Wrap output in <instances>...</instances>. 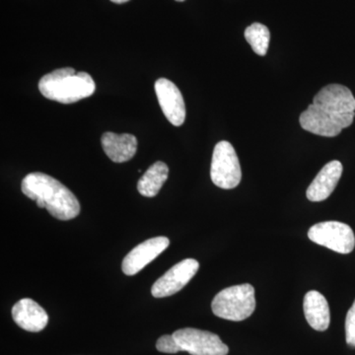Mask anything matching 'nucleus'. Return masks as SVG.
Masks as SVG:
<instances>
[{
	"label": "nucleus",
	"mask_w": 355,
	"mask_h": 355,
	"mask_svg": "<svg viewBox=\"0 0 355 355\" xmlns=\"http://www.w3.org/2000/svg\"><path fill=\"white\" fill-rule=\"evenodd\" d=\"M355 98L347 86H324L301 114L299 123L303 130L321 137H338L354 123Z\"/></svg>",
	"instance_id": "obj_1"
},
{
	"label": "nucleus",
	"mask_w": 355,
	"mask_h": 355,
	"mask_svg": "<svg viewBox=\"0 0 355 355\" xmlns=\"http://www.w3.org/2000/svg\"><path fill=\"white\" fill-rule=\"evenodd\" d=\"M21 190L26 197L46 209L55 218L65 221L76 218L80 212V203L76 196L55 178L35 172L23 179Z\"/></svg>",
	"instance_id": "obj_2"
},
{
	"label": "nucleus",
	"mask_w": 355,
	"mask_h": 355,
	"mask_svg": "<svg viewBox=\"0 0 355 355\" xmlns=\"http://www.w3.org/2000/svg\"><path fill=\"white\" fill-rule=\"evenodd\" d=\"M96 85L87 72H76L72 67L55 69L42 77L39 83L41 94L51 101L71 104L95 92Z\"/></svg>",
	"instance_id": "obj_3"
},
{
	"label": "nucleus",
	"mask_w": 355,
	"mask_h": 355,
	"mask_svg": "<svg viewBox=\"0 0 355 355\" xmlns=\"http://www.w3.org/2000/svg\"><path fill=\"white\" fill-rule=\"evenodd\" d=\"M211 309L221 319L244 321L256 309L254 286L245 284L223 289L212 300Z\"/></svg>",
	"instance_id": "obj_4"
},
{
	"label": "nucleus",
	"mask_w": 355,
	"mask_h": 355,
	"mask_svg": "<svg viewBox=\"0 0 355 355\" xmlns=\"http://www.w3.org/2000/svg\"><path fill=\"white\" fill-rule=\"evenodd\" d=\"M210 177L216 186L224 190L234 189L241 182V166L230 142L223 140L214 147Z\"/></svg>",
	"instance_id": "obj_5"
},
{
	"label": "nucleus",
	"mask_w": 355,
	"mask_h": 355,
	"mask_svg": "<svg viewBox=\"0 0 355 355\" xmlns=\"http://www.w3.org/2000/svg\"><path fill=\"white\" fill-rule=\"evenodd\" d=\"M311 241L338 254H349L354 250L355 236L352 227L338 221L315 224L308 231Z\"/></svg>",
	"instance_id": "obj_6"
},
{
	"label": "nucleus",
	"mask_w": 355,
	"mask_h": 355,
	"mask_svg": "<svg viewBox=\"0 0 355 355\" xmlns=\"http://www.w3.org/2000/svg\"><path fill=\"white\" fill-rule=\"evenodd\" d=\"M181 352L191 355H227L229 349L216 334L186 328L172 334Z\"/></svg>",
	"instance_id": "obj_7"
},
{
	"label": "nucleus",
	"mask_w": 355,
	"mask_h": 355,
	"mask_svg": "<svg viewBox=\"0 0 355 355\" xmlns=\"http://www.w3.org/2000/svg\"><path fill=\"white\" fill-rule=\"evenodd\" d=\"M198 268L200 263L195 259H186L180 261L154 282L151 294L155 298L174 295L191 282Z\"/></svg>",
	"instance_id": "obj_8"
},
{
	"label": "nucleus",
	"mask_w": 355,
	"mask_h": 355,
	"mask_svg": "<svg viewBox=\"0 0 355 355\" xmlns=\"http://www.w3.org/2000/svg\"><path fill=\"white\" fill-rule=\"evenodd\" d=\"M169 245L170 240L164 236L151 238L137 245L123 259L121 263L123 273L128 277L137 275L149 263L155 260L159 254H162Z\"/></svg>",
	"instance_id": "obj_9"
},
{
	"label": "nucleus",
	"mask_w": 355,
	"mask_h": 355,
	"mask_svg": "<svg viewBox=\"0 0 355 355\" xmlns=\"http://www.w3.org/2000/svg\"><path fill=\"white\" fill-rule=\"evenodd\" d=\"M155 92L167 120L175 127L183 125L186 120V105L179 88L168 79L159 78L155 83Z\"/></svg>",
	"instance_id": "obj_10"
},
{
	"label": "nucleus",
	"mask_w": 355,
	"mask_h": 355,
	"mask_svg": "<svg viewBox=\"0 0 355 355\" xmlns=\"http://www.w3.org/2000/svg\"><path fill=\"white\" fill-rule=\"evenodd\" d=\"M12 318L21 329L31 333L43 331L49 323L46 311L30 298L21 299L13 306Z\"/></svg>",
	"instance_id": "obj_11"
},
{
	"label": "nucleus",
	"mask_w": 355,
	"mask_h": 355,
	"mask_svg": "<svg viewBox=\"0 0 355 355\" xmlns=\"http://www.w3.org/2000/svg\"><path fill=\"white\" fill-rule=\"evenodd\" d=\"M343 164L338 160L331 161L324 166L308 188V200L311 202H323L327 200L338 186L343 174Z\"/></svg>",
	"instance_id": "obj_12"
},
{
	"label": "nucleus",
	"mask_w": 355,
	"mask_h": 355,
	"mask_svg": "<svg viewBox=\"0 0 355 355\" xmlns=\"http://www.w3.org/2000/svg\"><path fill=\"white\" fill-rule=\"evenodd\" d=\"M101 144L104 153L114 163L130 161L137 151V139L130 133L105 132Z\"/></svg>",
	"instance_id": "obj_13"
},
{
	"label": "nucleus",
	"mask_w": 355,
	"mask_h": 355,
	"mask_svg": "<svg viewBox=\"0 0 355 355\" xmlns=\"http://www.w3.org/2000/svg\"><path fill=\"white\" fill-rule=\"evenodd\" d=\"M306 320L314 330L324 331L331 323L330 307L323 294L316 291L306 293L303 301Z\"/></svg>",
	"instance_id": "obj_14"
},
{
	"label": "nucleus",
	"mask_w": 355,
	"mask_h": 355,
	"mask_svg": "<svg viewBox=\"0 0 355 355\" xmlns=\"http://www.w3.org/2000/svg\"><path fill=\"white\" fill-rule=\"evenodd\" d=\"M168 175H169V168L164 162L158 161L154 163L139 180L137 190L140 195L146 198L155 197L167 181Z\"/></svg>",
	"instance_id": "obj_15"
},
{
	"label": "nucleus",
	"mask_w": 355,
	"mask_h": 355,
	"mask_svg": "<svg viewBox=\"0 0 355 355\" xmlns=\"http://www.w3.org/2000/svg\"><path fill=\"white\" fill-rule=\"evenodd\" d=\"M245 38L257 55L263 57L268 53L270 33L266 26L254 23L245 30Z\"/></svg>",
	"instance_id": "obj_16"
},
{
	"label": "nucleus",
	"mask_w": 355,
	"mask_h": 355,
	"mask_svg": "<svg viewBox=\"0 0 355 355\" xmlns=\"http://www.w3.org/2000/svg\"><path fill=\"white\" fill-rule=\"evenodd\" d=\"M156 349L163 354H174L181 352L179 345L173 335H165L159 338L156 343Z\"/></svg>",
	"instance_id": "obj_17"
},
{
	"label": "nucleus",
	"mask_w": 355,
	"mask_h": 355,
	"mask_svg": "<svg viewBox=\"0 0 355 355\" xmlns=\"http://www.w3.org/2000/svg\"><path fill=\"white\" fill-rule=\"evenodd\" d=\"M345 340L349 347H355V300L345 318Z\"/></svg>",
	"instance_id": "obj_18"
},
{
	"label": "nucleus",
	"mask_w": 355,
	"mask_h": 355,
	"mask_svg": "<svg viewBox=\"0 0 355 355\" xmlns=\"http://www.w3.org/2000/svg\"><path fill=\"white\" fill-rule=\"evenodd\" d=\"M112 2L116 4L125 3V2L130 1V0H111Z\"/></svg>",
	"instance_id": "obj_19"
},
{
	"label": "nucleus",
	"mask_w": 355,
	"mask_h": 355,
	"mask_svg": "<svg viewBox=\"0 0 355 355\" xmlns=\"http://www.w3.org/2000/svg\"><path fill=\"white\" fill-rule=\"evenodd\" d=\"M176 1L182 2V1H184V0H176Z\"/></svg>",
	"instance_id": "obj_20"
}]
</instances>
